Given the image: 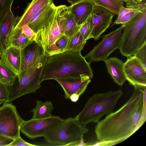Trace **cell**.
<instances>
[{
  "label": "cell",
  "instance_id": "31",
  "mask_svg": "<svg viewBox=\"0 0 146 146\" xmlns=\"http://www.w3.org/2000/svg\"><path fill=\"white\" fill-rule=\"evenodd\" d=\"M9 86L0 82V106L4 103L9 95Z\"/></svg>",
  "mask_w": 146,
  "mask_h": 146
},
{
  "label": "cell",
  "instance_id": "25",
  "mask_svg": "<svg viewBox=\"0 0 146 146\" xmlns=\"http://www.w3.org/2000/svg\"><path fill=\"white\" fill-rule=\"evenodd\" d=\"M81 26L77 24L74 15L70 11L64 28V35L70 38L79 31Z\"/></svg>",
  "mask_w": 146,
  "mask_h": 146
},
{
  "label": "cell",
  "instance_id": "35",
  "mask_svg": "<svg viewBox=\"0 0 146 146\" xmlns=\"http://www.w3.org/2000/svg\"><path fill=\"white\" fill-rule=\"evenodd\" d=\"M140 3H139L138 6L136 7H135L133 6H130L129 7L126 8L124 7V6L122 7L120 10L117 18L115 20L118 19L126 14L129 13L135 10V9L139 6Z\"/></svg>",
  "mask_w": 146,
  "mask_h": 146
},
{
  "label": "cell",
  "instance_id": "30",
  "mask_svg": "<svg viewBox=\"0 0 146 146\" xmlns=\"http://www.w3.org/2000/svg\"><path fill=\"white\" fill-rule=\"evenodd\" d=\"M133 56L146 68V42L143 44Z\"/></svg>",
  "mask_w": 146,
  "mask_h": 146
},
{
  "label": "cell",
  "instance_id": "5",
  "mask_svg": "<svg viewBox=\"0 0 146 146\" xmlns=\"http://www.w3.org/2000/svg\"><path fill=\"white\" fill-rule=\"evenodd\" d=\"M88 131L86 125L80 124L75 118L62 120L44 137L48 145L85 146L84 135Z\"/></svg>",
  "mask_w": 146,
  "mask_h": 146
},
{
  "label": "cell",
  "instance_id": "20",
  "mask_svg": "<svg viewBox=\"0 0 146 146\" xmlns=\"http://www.w3.org/2000/svg\"><path fill=\"white\" fill-rule=\"evenodd\" d=\"M1 59L18 76L21 64V49L13 46H8L2 53Z\"/></svg>",
  "mask_w": 146,
  "mask_h": 146
},
{
  "label": "cell",
  "instance_id": "23",
  "mask_svg": "<svg viewBox=\"0 0 146 146\" xmlns=\"http://www.w3.org/2000/svg\"><path fill=\"white\" fill-rule=\"evenodd\" d=\"M17 77L16 74L0 59V82L12 86Z\"/></svg>",
  "mask_w": 146,
  "mask_h": 146
},
{
  "label": "cell",
  "instance_id": "27",
  "mask_svg": "<svg viewBox=\"0 0 146 146\" xmlns=\"http://www.w3.org/2000/svg\"><path fill=\"white\" fill-rule=\"evenodd\" d=\"M146 5L145 3H141L139 6L133 11L127 13L117 20H115L113 25L115 24H124L135 16L141 11L143 7Z\"/></svg>",
  "mask_w": 146,
  "mask_h": 146
},
{
  "label": "cell",
  "instance_id": "37",
  "mask_svg": "<svg viewBox=\"0 0 146 146\" xmlns=\"http://www.w3.org/2000/svg\"><path fill=\"white\" fill-rule=\"evenodd\" d=\"M80 96L77 94H73L70 97V99L73 102H76L78 100Z\"/></svg>",
  "mask_w": 146,
  "mask_h": 146
},
{
  "label": "cell",
  "instance_id": "18",
  "mask_svg": "<svg viewBox=\"0 0 146 146\" xmlns=\"http://www.w3.org/2000/svg\"><path fill=\"white\" fill-rule=\"evenodd\" d=\"M52 2L53 0H32L27 4L22 15L19 17L15 27L20 28L28 24L32 18L41 9Z\"/></svg>",
  "mask_w": 146,
  "mask_h": 146
},
{
  "label": "cell",
  "instance_id": "13",
  "mask_svg": "<svg viewBox=\"0 0 146 146\" xmlns=\"http://www.w3.org/2000/svg\"><path fill=\"white\" fill-rule=\"evenodd\" d=\"M21 64L19 75L34 66L47 56L41 47L34 40L21 49Z\"/></svg>",
  "mask_w": 146,
  "mask_h": 146
},
{
  "label": "cell",
  "instance_id": "2",
  "mask_svg": "<svg viewBox=\"0 0 146 146\" xmlns=\"http://www.w3.org/2000/svg\"><path fill=\"white\" fill-rule=\"evenodd\" d=\"M90 64L81 52L65 51L47 56L39 74L40 83L48 80L92 78Z\"/></svg>",
  "mask_w": 146,
  "mask_h": 146
},
{
  "label": "cell",
  "instance_id": "21",
  "mask_svg": "<svg viewBox=\"0 0 146 146\" xmlns=\"http://www.w3.org/2000/svg\"><path fill=\"white\" fill-rule=\"evenodd\" d=\"M33 41L27 37L20 29L15 27L7 38V46H13L22 49Z\"/></svg>",
  "mask_w": 146,
  "mask_h": 146
},
{
  "label": "cell",
  "instance_id": "34",
  "mask_svg": "<svg viewBox=\"0 0 146 146\" xmlns=\"http://www.w3.org/2000/svg\"><path fill=\"white\" fill-rule=\"evenodd\" d=\"M7 146H35L37 145L28 143L24 140L21 136L13 140L11 143L6 145Z\"/></svg>",
  "mask_w": 146,
  "mask_h": 146
},
{
  "label": "cell",
  "instance_id": "41",
  "mask_svg": "<svg viewBox=\"0 0 146 146\" xmlns=\"http://www.w3.org/2000/svg\"><path fill=\"white\" fill-rule=\"evenodd\" d=\"M2 54V53L0 49V57L1 56Z\"/></svg>",
  "mask_w": 146,
  "mask_h": 146
},
{
  "label": "cell",
  "instance_id": "19",
  "mask_svg": "<svg viewBox=\"0 0 146 146\" xmlns=\"http://www.w3.org/2000/svg\"><path fill=\"white\" fill-rule=\"evenodd\" d=\"M108 72L114 82L118 85H123L126 80L124 71V63L116 57L107 59L104 61Z\"/></svg>",
  "mask_w": 146,
  "mask_h": 146
},
{
  "label": "cell",
  "instance_id": "8",
  "mask_svg": "<svg viewBox=\"0 0 146 146\" xmlns=\"http://www.w3.org/2000/svg\"><path fill=\"white\" fill-rule=\"evenodd\" d=\"M125 26V24H122L118 29L103 36L102 40L84 57L90 64L94 62L104 61L114 50L119 48L122 31Z\"/></svg>",
  "mask_w": 146,
  "mask_h": 146
},
{
  "label": "cell",
  "instance_id": "1",
  "mask_svg": "<svg viewBox=\"0 0 146 146\" xmlns=\"http://www.w3.org/2000/svg\"><path fill=\"white\" fill-rule=\"evenodd\" d=\"M127 102L115 112L97 123L95 132L98 141L96 145H111L129 137L146 119V87H134Z\"/></svg>",
  "mask_w": 146,
  "mask_h": 146
},
{
  "label": "cell",
  "instance_id": "11",
  "mask_svg": "<svg viewBox=\"0 0 146 146\" xmlns=\"http://www.w3.org/2000/svg\"><path fill=\"white\" fill-rule=\"evenodd\" d=\"M114 14L102 7L95 6L88 20L92 38L98 40L111 25Z\"/></svg>",
  "mask_w": 146,
  "mask_h": 146
},
{
  "label": "cell",
  "instance_id": "26",
  "mask_svg": "<svg viewBox=\"0 0 146 146\" xmlns=\"http://www.w3.org/2000/svg\"><path fill=\"white\" fill-rule=\"evenodd\" d=\"M87 41L80 35L79 31L70 38L65 51L81 52Z\"/></svg>",
  "mask_w": 146,
  "mask_h": 146
},
{
  "label": "cell",
  "instance_id": "40",
  "mask_svg": "<svg viewBox=\"0 0 146 146\" xmlns=\"http://www.w3.org/2000/svg\"><path fill=\"white\" fill-rule=\"evenodd\" d=\"M123 2L126 3H129V2H132V0H121Z\"/></svg>",
  "mask_w": 146,
  "mask_h": 146
},
{
  "label": "cell",
  "instance_id": "12",
  "mask_svg": "<svg viewBox=\"0 0 146 146\" xmlns=\"http://www.w3.org/2000/svg\"><path fill=\"white\" fill-rule=\"evenodd\" d=\"M126 78L134 87H146V68L134 56L127 57L124 63Z\"/></svg>",
  "mask_w": 146,
  "mask_h": 146
},
{
  "label": "cell",
  "instance_id": "9",
  "mask_svg": "<svg viewBox=\"0 0 146 146\" xmlns=\"http://www.w3.org/2000/svg\"><path fill=\"white\" fill-rule=\"evenodd\" d=\"M24 121L12 103H4L0 107V136L15 139L20 136V127Z\"/></svg>",
  "mask_w": 146,
  "mask_h": 146
},
{
  "label": "cell",
  "instance_id": "38",
  "mask_svg": "<svg viewBox=\"0 0 146 146\" xmlns=\"http://www.w3.org/2000/svg\"><path fill=\"white\" fill-rule=\"evenodd\" d=\"M68 3H70L71 5L80 1L83 0H67Z\"/></svg>",
  "mask_w": 146,
  "mask_h": 146
},
{
  "label": "cell",
  "instance_id": "36",
  "mask_svg": "<svg viewBox=\"0 0 146 146\" xmlns=\"http://www.w3.org/2000/svg\"><path fill=\"white\" fill-rule=\"evenodd\" d=\"M13 140L0 136V146H6Z\"/></svg>",
  "mask_w": 146,
  "mask_h": 146
},
{
  "label": "cell",
  "instance_id": "4",
  "mask_svg": "<svg viewBox=\"0 0 146 146\" xmlns=\"http://www.w3.org/2000/svg\"><path fill=\"white\" fill-rule=\"evenodd\" d=\"M69 6H56L55 12L50 20L36 34L34 41L41 47L47 56L61 52L56 47V40L63 35L64 28Z\"/></svg>",
  "mask_w": 146,
  "mask_h": 146
},
{
  "label": "cell",
  "instance_id": "28",
  "mask_svg": "<svg viewBox=\"0 0 146 146\" xmlns=\"http://www.w3.org/2000/svg\"><path fill=\"white\" fill-rule=\"evenodd\" d=\"M14 0H0V20L11 9Z\"/></svg>",
  "mask_w": 146,
  "mask_h": 146
},
{
  "label": "cell",
  "instance_id": "29",
  "mask_svg": "<svg viewBox=\"0 0 146 146\" xmlns=\"http://www.w3.org/2000/svg\"><path fill=\"white\" fill-rule=\"evenodd\" d=\"M79 32L84 40L87 41L92 38L90 26L88 19L81 26Z\"/></svg>",
  "mask_w": 146,
  "mask_h": 146
},
{
  "label": "cell",
  "instance_id": "14",
  "mask_svg": "<svg viewBox=\"0 0 146 146\" xmlns=\"http://www.w3.org/2000/svg\"><path fill=\"white\" fill-rule=\"evenodd\" d=\"M56 80L63 88L66 99H69L73 94H77L80 96L84 93L91 81L89 78L61 79Z\"/></svg>",
  "mask_w": 146,
  "mask_h": 146
},
{
  "label": "cell",
  "instance_id": "24",
  "mask_svg": "<svg viewBox=\"0 0 146 146\" xmlns=\"http://www.w3.org/2000/svg\"><path fill=\"white\" fill-rule=\"evenodd\" d=\"M95 5L104 8L118 15L123 2L121 0H92Z\"/></svg>",
  "mask_w": 146,
  "mask_h": 146
},
{
  "label": "cell",
  "instance_id": "15",
  "mask_svg": "<svg viewBox=\"0 0 146 146\" xmlns=\"http://www.w3.org/2000/svg\"><path fill=\"white\" fill-rule=\"evenodd\" d=\"M95 6L92 0H83L69 7L77 24L81 26L89 17Z\"/></svg>",
  "mask_w": 146,
  "mask_h": 146
},
{
  "label": "cell",
  "instance_id": "3",
  "mask_svg": "<svg viewBox=\"0 0 146 146\" xmlns=\"http://www.w3.org/2000/svg\"><path fill=\"white\" fill-rule=\"evenodd\" d=\"M123 94L121 89L95 94L90 97L84 107L75 117L79 124L86 125L98 123L103 116L112 112Z\"/></svg>",
  "mask_w": 146,
  "mask_h": 146
},
{
  "label": "cell",
  "instance_id": "7",
  "mask_svg": "<svg viewBox=\"0 0 146 146\" xmlns=\"http://www.w3.org/2000/svg\"><path fill=\"white\" fill-rule=\"evenodd\" d=\"M47 56L17 76L13 85L9 86L8 96L5 103H11L24 95L34 93L41 87L39 82V74Z\"/></svg>",
  "mask_w": 146,
  "mask_h": 146
},
{
  "label": "cell",
  "instance_id": "6",
  "mask_svg": "<svg viewBox=\"0 0 146 146\" xmlns=\"http://www.w3.org/2000/svg\"><path fill=\"white\" fill-rule=\"evenodd\" d=\"M119 48L123 55L133 56L146 42V5L141 11L125 24Z\"/></svg>",
  "mask_w": 146,
  "mask_h": 146
},
{
  "label": "cell",
  "instance_id": "16",
  "mask_svg": "<svg viewBox=\"0 0 146 146\" xmlns=\"http://www.w3.org/2000/svg\"><path fill=\"white\" fill-rule=\"evenodd\" d=\"M56 8L52 2L42 8L32 18L28 25L36 34L50 20Z\"/></svg>",
  "mask_w": 146,
  "mask_h": 146
},
{
  "label": "cell",
  "instance_id": "17",
  "mask_svg": "<svg viewBox=\"0 0 146 146\" xmlns=\"http://www.w3.org/2000/svg\"><path fill=\"white\" fill-rule=\"evenodd\" d=\"M19 16H15L11 10L0 20V49L2 53L5 50L8 36L15 27Z\"/></svg>",
  "mask_w": 146,
  "mask_h": 146
},
{
  "label": "cell",
  "instance_id": "10",
  "mask_svg": "<svg viewBox=\"0 0 146 146\" xmlns=\"http://www.w3.org/2000/svg\"><path fill=\"white\" fill-rule=\"evenodd\" d=\"M63 119L57 116L52 115L45 118L24 121L20 127V131L31 139L44 137L46 133Z\"/></svg>",
  "mask_w": 146,
  "mask_h": 146
},
{
  "label": "cell",
  "instance_id": "32",
  "mask_svg": "<svg viewBox=\"0 0 146 146\" xmlns=\"http://www.w3.org/2000/svg\"><path fill=\"white\" fill-rule=\"evenodd\" d=\"M69 40V38L64 35L59 38L55 42L56 47L61 52L65 51Z\"/></svg>",
  "mask_w": 146,
  "mask_h": 146
},
{
  "label": "cell",
  "instance_id": "39",
  "mask_svg": "<svg viewBox=\"0 0 146 146\" xmlns=\"http://www.w3.org/2000/svg\"><path fill=\"white\" fill-rule=\"evenodd\" d=\"M132 2L135 3H139L142 2L143 0H132Z\"/></svg>",
  "mask_w": 146,
  "mask_h": 146
},
{
  "label": "cell",
  "instance_id": "33",
  "mask_svg": "<svg viewBox=\"0 0 146 146\" xmlns=\"http://www.w3.org/2000/svg\"><path fill=\"white\" fill-rule=\"evenodd\" d=\"M19 29L22 33L30 40H34L36 34L29 26L28 24L24 25Z\"/></svg>",
  "mask_w": 146,
  "mask_h": 146
},
{
  "label": "cell",
  "instance_id": "22",
  "mask_svg": "<svg viewBox=\"0 0 146 146\" xmlns=\"http://www.w3.org/2000/svg\"><path fill=\"white\" fill-rule=\"evenodd\" d=\"M36 102V105L31 111L33 114L32 119L45 118L52 115V112L54 108L51 102L48 100L44 102L37 100Z\"/></svg>",
  "mask_w": 146,
  "mask_h": 146
}]
</instances>
